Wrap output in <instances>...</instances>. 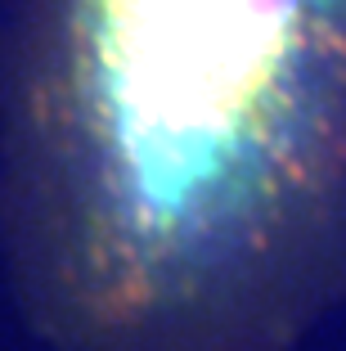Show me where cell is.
<instances>
[{"label":"cell","mask_w":346,"mask_h":351,"mask_svg":"<svg viewBox=\"0 0 346 351\" xmlns=\"http://www.w3.org/2000/svg\"><path fill=\"white\" fill-rule=\"evenodd\" d=\"M0 266L59 351H297L346 302V0H10Z\"/></svg>","instance_id":"cell-1"}]
</instances>
